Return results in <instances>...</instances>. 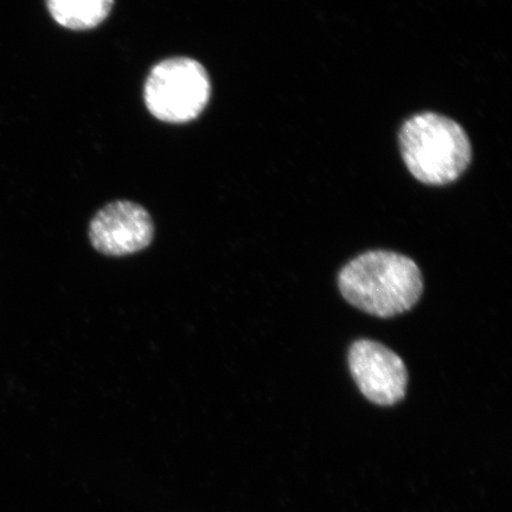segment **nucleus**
I'll use <instances>...</instances> for the list:
<instances>
[{"label":"nucleus","mask_w":512,"mask_h":512,"mask_svg":"<svg viewBox=\"0 0 512 512\" xmlns=\"http://www.w3.org/2000/svg\"><path fill=\"white\" fill-rule=\"evenodd\" d=\"M352 377L366 398L380 406H392L406 394L405 363L384 345L361 339L349 352Z\"/></svg>","instance_id":"nucleus-4"},{"label":"nucleus","mask_w":512,"mask_h":512,"mask_svg":"<svg viewBox=\"0 0 512 512\" xmlns=\"http://www.w3.org/2000/svg\"><path fill=\"white\" fill-rule=\"evenodd\" d=\"M403 160L418 181L445 185L456 181L469 166L472 149L462 126L435 113L414 115L401 128Z\"/></svg>","instance_id":"nucleus-2"},{"label":"nucleus","mask_w":512,"mask_h":512,"mask_svg":"<svg viewBox=\"0 0 512 512\" xmlns=\"http://www.w3.org/2000/svg\"><path fill=\"white\" fill-rule=\"evenodd\" d=\"M54 21L69 30H91L110 16L114 0H46Z\"/></svg>","instance_id":"nucleus-6"},{"label":"nucleus","mask_w":512,"mask_h":512,"mask_svg":"<svg viewBox=\"0 0 512 512\" xmlns=\"http://www.w3.org/2000/svg\"><path fill=\"white\" fill-rule=\"evenodd\" d=\"M339 288L351 305L369 315L389 318L411 310L424 290L418 265L393 252H367L339 274Z\"/></svg>","instance_id":"nucleus-1"},{"label":"nucleus","mask_w":512,"mask_h":512,"mask_svg":"<svg viewBox=\"0 0 512 512\" xmlns=\"http://www.w3.org/2000/svg\"><path fill=\"white\" fill-rule=\"evenodd\" d=\"M211 95L209 74L190 57H170L151 69L144 86L147 110L160 121L185 124L206 110Z\"/></svg>","instance_id":"nucleus-3"},{"label":"nucleus","mask_w":512,"mask_h":512,"mask_svg":"<svg viewBox=\"0 0 512 512\" xmlns=\"http://www.w3.org/2000/svg\"><path fill=\"white\" fill-rule=\"evenodd\" d=\"M155 226L147 210L137 203L117 201L107 204L89 224L93 247L107 256H126L149 247Z\"/></svg>","instance_id":"nucleus-5"}]
</instances>
